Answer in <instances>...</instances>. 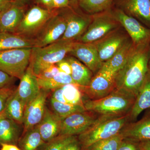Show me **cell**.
Masks as SVG:
<instances>
[{
  "instance_id": "74e56055",
  "label": "cell",
  "mask_w": 150,
  "mask_h": 150,
  "mask_svg": "<svg viewBox=\"0 0 150 150\" xmlns=\"http://www.w3.org/2000/svg\"><path fill=\"white\" fill-rule=\"evenodd\" d=\"M60 72L71 75L72 69L71 65L66 59H63L56 64Z\"/></svg>"
},
{
  "instance_id": "ffe728a7",
  "label": "cell",
  "mask_w": 150,
  "mask_h": 150,
  "mask_svg": "<svg viewBox=\"0 0 150 150\" xmlns=\"http://www.w3.org/2000/svg\"><path fill=\"white\" fill-rule=\"evenodd\" d=\"M62 119L46 106L43 119L38 125L44 142H49L59 136Z\"/></svg>"
},
{
  "instance_id": "ba28073f",
  "label": "cell",
  "mask_w": 150,
  "mask_h": 150,
  "mask_svg": "<svg viewBox=\"0 0 150 150\" xmlns=\"http://www.w3.org/2000/svg\"><path fill=\"white\" fill-rule=\"evenodd\" d=\"M59 10L67 22V29L60 39L76 41L87 29L92 20V16L84 13L78 5H70Z\"/></svg>"
},
{
  "instance_id": "8992f818",
  "label": "cell",
  "mask_w": 150,
  "mask_h": 150,
  "mask_svg": "<svg viewBox=\"0 0 150 150\" xmlns=\"http://www.w3.org/2000/svg\"><path fill=\"white\" fill-rule=\"evenodd\" d=\"M121 26L109 10L92 16V20L84 33L76 41L92 43L105 37Z\"/></svg>"
},
{
  "instance_id": "7a4b0ae2",
  "label": "cell",
  "mask_w": 150,
  "mask_h": 150,
  "mask_svg": "<svg viewBox=\"0 0 150 150\" xmlns=\"http://www.w3.org/2000/svg\"><path fill=\"white\" fill-rule=\"evenodd\" d=\"M136 96L121 89H115L102 98L91 100L83 98L86 110L102 116H121L131 112Z\"/></svg>"
},
{
  "instance_id": "ee69618b",
  "label": "cell",
  "mask_w": 150,
  "mask_h": 150,
  "mask_svg": "<svg viewBox=\"0 0 150 150\" xmlns=\"http://www.w3.org/2000/svg\"><path fill=\"white\" fill-rule=\"evenodd\" d=\"M1 150H21L17 145L9 144H1Z\"/></svg>"
},
{
  "instance_id": "52a82bcc",
  "label": "cell",
  "mask_w": 150,
  "mask_h": 150,
  "mask_svg": "<svg viewBox=\"0 0 150 150\" xmlns=\"http://www.w3.org/2000/svg\"><path fill=\"white\" fill-rule=\"evenodd\" d=\"M32 48L0 51V70L20 79L29 66Z\"/></svg>"
},
{
  "instance_id": "8d00e7d4",
  "label": "cell",
  "mask_w": 150,
  "mask_h": 150,
  "mask_svg": "<svg viewBox=\"0 0 150 150\" xmlns=\"http://www.w3.org/2000/svg\"><path fill=\"white\" fill-rule=\"evenodd\" d=\"M16 79L0 70V88L13 85Z\"/></svg>"
},
{
  "instance_id": "681fc988",
  "label": "cell",
  "mask_w": 150,
  "mask_h": 150,
  "mask_svg": "<svg viewBox=\"0 0 150 150\" xmlns=\"http://www.w3.org/2000/svg\"><path fill=\"white\" fill-rule=\"evenodd\" d=\"M1 13H0V19H1Z\"/></svg>"
},
{
  "instance_id": "f35d334b",
  "label": "cell",
  "mask_w": 150,
  "mask_h": 150,
  "mask_svg": "<svg viewBox=\"0 0 150 150\" xmlns=\"http://www.w3.org/2000/svg\"><path fill=\"white\" fill-rule=\"evenodd\" d=\"M62 87L52 91L53 92L52 93L51 97L59 102L67 103L64 98Z\"/></svg>"
},
{
  "instance_id": "44dd1931",
  "label": "cell",
  "mask_w": 150,
  "mask_h": 150,
  "mask_svg": "<svg viewBox=\"0 0 150 150\" xmlns=\"http://www.w3.org/2000/svg\"><path fill=\"white\" fill-rule=\"evenodd\" d=\"M134 45L131 39L124 45L112 58L103 64L98 71L115 77L128 59Z\"/></svg>"
},
{
  "instance_id": "9a60e30c",
  "label": "cell",
  "mask_w": 150,
  "mask_h": 150,
  "mask_svg": "<svg viewBox=\"0 0 150 150\" xmlns=\"http://www.w3.org/2000/svg\"><path fill=\"white\" fill-rule=\"evenodd\" d=\"M150 28V0H114L112 6Z\"/></svg>"
},
{
  "instance_id": "4316f807",
  "label": "cell",
  "mask_w": 150,
  "mask_h": 150,
  "mask_svg": "<svg viewBox=\"0 0 150 150\" xmlns=\"http://www.w3.org/2000/svg\"><path fill=\"white\" fill-rule=\"evenodd\" d=\"M45 143L37 125L22 133L19 139L18 146L21 150H36Z\"/></svg>"
},
{
  "instance_id": "ab89813d",
  "label": "cell",
  "mask_w": 150,
  "mask_h": 150,
  "mask_svg": "<svg viewBox=\"0 0 150 150\" xmlns=\"http://www.w3.org/2000/svg\"><path fill=\"white\" fill-rule=\"evenodd\" d=\"M71 5L70 0H53V9L58 10L59 9L68 7Z\"/></svg>"
},
{
  "instance_id": "b9f144b4",
  "label": "cell",
  "mask_w": 150,
  "mask_h": 150,
  "mask_svg": "<svg viewBox=\"0 0 150 150\" xmlns=\"http://www.w3.org/2000/svg\"><path fill=\"white\" fill-rule=\"evenodd\" d=\"M63 150H82L80 144L78 139L67 145Z\"/></svg>"
},
{
  "instance_id": "5b68a950",
  "label": "cell",
  "mask_w": 150,
  "mask_h": 150,
  "mask_svg": "<svg viewBox=\"0 0 150 150\" xmlns=\"http://www.w3.org/2000/svg\"><path fill=\"white\" fill-rule=\"evenodd\" d=\"M56 11L34 4L30 5L13 33L33 39Z\"/></svg>"
},
{
  "instance_id": "60d3db41",
  "label": "cell",
  "mask_w": 150,
  "mask_h": 150,
  "mask_svg": "<svg viewBox=\"0 0 150 150\" xmlns=\"http://www.w3.org/2000/svg\"><path fill=\"white\" fill-rule=\"evenodd\" d=\"M34 4L41 6L48 9H53V0H32Z\"/></svg>"
},
{
  "instance_id": "3957f363",
  "label": "cell",
  "mask_w": 150,
  "mask_h": 150,
  "mask_svg": "<svg viewBox=\"0 0 150 150\" xmlns=\"http://www.w3.org/2000/svg\"><path fill=\"white\" fill-rule=\"evenodd\" d=\"M129 122V114L121 116H102L91 129L77 136L82 150H85L95 142L119 134Z\"/></svg>"
},
{
  "instance_id": "7bdbcfd3",
  "label": "cell",
  "mask_w": 150,
  "mask_h": 150,
  "mask_svg": "<svg viewBox=\"0 0 150 150\" xmlns=\"http://www.w3.org/2000/svg\"><path fill=\"white\" fill-rule=\"evenodd\" d=\"M15 2V0H0V13L9 7Z\"/></svg>"
},
{
  "instance_id": "d6a6232c",
  "label": "cell",
  "mask_w": 150,
  "mask_h": 150,
  "mask_svg": "<svg viewBox=\"0 0 150 150\" xmlns=\"http://www.w3.org/2000/svg\"><path fill=\"white\" fill-rule=\"evenodd\" d=\"M77 139V136L59 135L51 141L45 142L36 150H63L66 146Z\"/></svg>"
},
{
  "instance_id": "5bb4252c",
  "label": "cell",
  "mask_w": 150,
  "mask_h": 150,
  "mask_svg": "<svg viewBox=\"0 0 150 150\" xmlns=\"http://www.w3.org/2000/svg\"><path fill=\"white\" fill-rule=\"evenodd\" d=\"M79 88L83 98L91 100L104 98L115 89L114 78L99 71L93 76L88 86Z\"/></svg>"
},
{
  "instance_id": "7402d4cb",
  "label": "cell",
  "mask_w": 150,
  "mask_h": 150,
  "mask_svg": "<svg viewBox=\"0 0 150 150\" xmlns=\"http://www.w3.org/2000/svg\"><path fill=\"white\" fill-rule=\"evenodd\" d=\"M22 126L12 119L0 115V145L9 144L18 146L23 131Z\"/></svg>"
},
{
  "instance_id": "2e32d148",
  "label": "cell",
  "mask_w": 150,
  "mask_h": 150,
  "mask_svg": "<svg viewBox=\"0 0 150 150\" xmlns=\"http://www.w3.org/2000/svg\"><path fill=\"white\" fill-rule=\"evenodd\" d=\"M68 55L74 56L86 66L92 72L94 76L98 72L103 65L93 43L75 41Z\"/></svg>"
},
{
  "instance_id": "bcb514c9",
  "label": "cell",
  "mask_w": 150,
  "mask_h": 150,
  "mask_svg": "<svg viewBox=\"0 0 150 150\" xmlns=\"http://www.w3.org/2000/svg\"><path fill=\"white\" fill-rule=\"evenodd\" d=\"M31 2L32 0H15V2L22 5L25 6L30 5Z\"/></svg>"
},
{
  "instance_id": "30bf717a",
  "label": "cell",
  "mask_w": 150,
  "mask_h": 150,
  "mask_svg": "<svg viewBox=\"0 0 150 150\" xmlns=\"http://www.w3.org/2000/svg\"><path fill=\"white\" fill-rule=\"evenodd\" d=\"M102 116L87 110L71 114L62 118L59 135L78 136L91 129Z\"/></svg>"
},
{
  "instance_id": "484cf974",
  "label": "cell",
  "mask_w": 150,
  "mask_h": 150,
  "mask_svg": "<svg viewBox=\"0 0 150 150\" xmlns=\"http://www.w3.org/2000/svg\"><path fill=\"white\" fill-rule=\"evenodd\" d=\"M33 39L11 33L0 32V51L16 48H33Z\"/></svg>"
},
{
  "instance_id": "f6af8a7d",
  "label": "cell",
  "mask_w": 150,
  "mask_h": 150,
  "mask_svg": "<svg viewBox=\"0 0 150 150\" xmlns=\"http://www.w3.org/2000/svg\"><path fill=\"white\" fill-rule=\"evenodd\" d=\"M142 150H150V141H144L140 142Z\"/></svg>"
},
{
  "instance_id": "d590c367",
  "label": "cell",
  "mask_w": 150,
  "mask_h": 150,
  "mask_svg": "<svg viewBox=\"0 0 150 150\" xmlns=\"http://www.w3.org/2000/svg\"><path fill=\"white\" fill-rule=\"evenodd\" d=\"M118 150H142L140 142L128 139H123Z\"/></svg>"
},
{
  "instance_id": "6da1fadb",
  "label": "cell",
  "mask_w": 150,
  "mask_h": 150,
  "mask_svg": "<svg viewBox=\"0 0 150 150\" xmlns=\"http://www.w3.org/2000/svg\"><path fill=\"white\" fill-rule=\"evenodd\" d=\"M150 44L133 46L123 67L114 77L115 89L137 97L149 71Z\"/></svg>"
},
{
  "instance_id": "c3c4849f",
  "label": "cell",
  "mask_w": 150,
  "mask_h": 150,
  "mask_svg": "<svg viewBox=\"0 0 150 150\" xmlns=\"http://www.w3.org/2000/svg\"><path fill=\"white\" fill-rule=\"evenodd\" d=\"M149 71H150V58L149 62Z\"/></svg>"
},
{
  "instance_id": "ac0fdd59",
  "label": "cell",
  "mask_w": 150,
  "mask_h": 150,
  "mask_svg": "<svg viewBox=\"0 0 150 150\" xmlns=\"http://www.w3.org/2000/svg\"><path fill=\"white\" fill-rule=\"evenodd\" d=\"M29 6L14 2L2 12L0 19V32L14 33Z\"/></svg>"
},
{
  "instance_id": "83f0119b",
  "label": "cell",
  "mask_w": 150,
  "mask_h": 150,
  "mask_svg": "<svg viewBox=\"0 0 150 150\" xmlns=\"http://www.w3.org/2000/svg\"><path fill=\"white\" fill-rule=\"evenodd\" d=\"M114 0H79L77 5L84 13L93 16L110 9Z\"/></svg>"
},
{
  "instance_id": "7dc6e473",
  "label": "cell",
  "mask_w": 150,
  "mask_h": 150,
  "mask_svg": "<svg viewBox=\"0 0 150 150\" xmlns=\"http://www.w3.org/2000/svg\"><path fill=\"white\" fill-rule=\"evenodd\" d=\"M70 1H71V5H77L78 1L79 0H70Z\"/></svg>"
},
{
  "instance_id": "7c38bea8",
  "label": "cell",
  "mask_w": 150,
  "mask_h": 150,
  "mask_svg": "<svg viewBox=\"0 0 150 150\" xmlns=\"http://www.w3.org/2000/svg\"><path fill=\"white\" fill-rule=\"evenodd\" d=\"M130 39L126 30L121 25L102 39L92 43L103 64L111 59Z\"/></svg>"
},
{
  "instance_id": "f546056e",
  "label": "cell",
  "mask_w": 150,
  "mask_h": 150,
  "mask_svg": "<svg viewBox=\"0 0 150 150\" xmlns=\"http://www.w3.org/2000/svg\"><path fill=\"white\" fill-rule=\"evenodd\" d=\"M50 105L52 111L62 118L75 112H83L86 110L83 105H72L63 103L51 97Z\"/></svg>"
},
{
  "instance_id": "e0dca14e",
  "label": "cell",
  "mask_w": 150,
  "mask_h": 150,
  "mask_svg": "<svg viewBox=\"0 0 150 150\" xmlns=\"http://www.w3.org/2000/svg\"><path fill=\"white\" fill-rule=\"evenodd\" d=\"M124 139L141 142L150 141V109L139 121L129 122L120 132Z\"/></svg>"
},
{
  "instance_id": "cb8c5ba5",
  "label": "cell",
  "mask_w": 150,
  "mask_h": 150,
  "mask_svg": "<svg viewBox=\"0 0 150 150\" xmlns=\"http://www.w3.org/2000/svg\"><path fill=\"white\" fill-rule=\"evenodd\" d=\"M71 65V76L76 84L85 87L90 83L94 75L86 66L74 56L68 55L65 58Z\"/></svg>"
},
{
  "instance_id": "d6986e66",
  "label": "cell",
  "mask_w": 150,
  "mask_h": 150,
  "mask_svg": "<svg viewBox=\"0 0 150 150\" xmlns=\"http://www.w3.org/2000/svg\"><path fill=\"white\" fill-rule=\"evenodd\" d=\"M20 80V82L17 87V91L21 99L26 105L36 97L41 88L37 76L29 65Z\"/></svg>"
},
{
  "instance_id": "836d02e7",
  "label": "cell",
  "mask_w": 150,
  "mask_h": 150,
  "mask_svg": "<svg viewBox=\"0 0 150 150\" xmlns=\"http://www.w3.org/2000/svg\"><path fill=\"white\" fill-rule=\"evenodd\" d=\"M16 88L13 85L0 88V114L4 111L8 100Z\"/></svg>"
},
{
  "instance_id": "9c48e42d",
  "label": "cell",
  "mask_w": 150,
  "mask_h": 150,
  "mask_svg": "<svg viewBox=\"0 0 150 150\" xmlns=\"http://www.w3.org/2000/svg\"><path fill=\"white\" fill-rule=\"evenodd\" d=\"M67 22L60 10L49 18L33 38V47H41L56 42L62 38L67 29Z\"/></svg>"
},
{
  "instance_id": "f1b7e54d",
  "label": "cell",
  "mask_w": 150,
  "mask_h": 150,
  "mask_svg": "<svg viewBox=\"0 0 150 150\" xmlns=\"http://www.w3.org/2000/svg\"><path fill=\"white\" fill-rule=\"evenodd\" d=\"M38 80L40 88L46 90L53 91L68 84H76L71 75L61 72L51 79Z\"/></svg>"
},
{
  "instance_id": "d4e9b609",
  "label": "cell",
  "mask_w": 150,
  "mask_h": 150,
  "mask_svg": "<svg viewBox=\"0 0 150 150\" xmlns=\"http://www.w3.org/2000/svg\"><path fill=\"white\" fill-rule=\"evenodd\" d=\"M25 106V105L19 96L16 89L10 97L4 111L0 115L12 119L23 125Z\"/></svg>"
},
{
  "instance_id": "603a6c76",
  "label": "cell",
  "mask_w": 150,
  "mask_h": 150,
  "mask_svg": "<svg viewBox=\"0 0 150 150\" xmlns=\"http://www.w3.org/2000/svg\"><path fill=\"white\" fill-rule=\"evenodd\" d=\"M150 109V71L149 70L144 81L138 93L131 112L129 113L130 122L137 121L144 110Z\"/></svg>"
},
{
  "instance_id": "1f68e13d",
  "label": "cell",
  "mask_w": 150,
  "mask_h": 150,
  "mask_svg": "<svg viewBox=\"0 0 150 150\" xmlns=\"http://www.w3.org/2000/svg\"><path fill=\"white\" fill-rule=\"evenodd\" d=\"M62 87L64 98L67 103L83 105V94L80 89L79 86L76 84L71 83L65 85Z\"/></svg>"
},
{
  "instance_id": "8fae6325",
  "label": "cell",
  "mask_w": 150,
  "mask_h": 150,
  "mask_svg": "<svg viewBox=\"0 0 150 150\" xmlns=\"http://www.w3.org/2000/svg\"><path fill=\"white\" fill-rule=\"evenodd\" d=\"M109 10L126 30L134 46L150 44V28L118 9L111 7Z\"/></svg>"
},
{
  "instance_id": "277c9868",
  "label": "cell",
  "mask_w": 150,
  "mask_h": 150,
  "mask_svg": "<svg viewBox=\"0 0 150 150\" xmlns=\"http://www.w3.org/2000/svg\"><path fill=\"white\" fill-rule=\"evenodd\" d=\"M76 41L60 40L47 46L33 47L29 66L36 76L45 68L66 58Z\"/></svg>"
},
{
  "instance_id": "e575fe53",
  "label": "cell",
  "mask_w": 150,
  "mask_h": 150,
  "mask_svg": "<svg viewBox=\"0 0 150 150\" xmlns=\"http://www.w3.org/2000/svg\"><path fill=\"white\" fill-rule=\"evenodd\" d=\"M59 73H60V71L57 65L55 64L50 65L43 69L36 76L38 79H48L53 78Z\"/></svg>"
},
{
  "instance_id": "4fadbf2b",
  "label": "cell",
  "mask_w": 150,
  "mask_h": 150,
  "mask_svg": "<svg viewBox=\"0 0 150 150\" xmlns=\"http://www.w3.org/2000/svg\"><path fill=\"white\" fill-rule=\"evenodd\" d=\"M51 91L41 89L36 97L26 105L23 115V133L37 126L42 121L46 110V100Z\"/></svg>"
},
{
  "instance_id": "4dcf8cb0",
  "label": "cell",
  "mask_w": 150,
  "mask_h": 150,
  "mask_svg": "<svg viewBox=\"0 0 150 150\" xmlns=\"http://www.w3.org/2000/svg\"><path fill=\"white\" fill-rule=\"evenodd\" d=\"M124 138L119 133L113 137L98 141L85 150H118Z\"/></svg>"
}]
</instances>
